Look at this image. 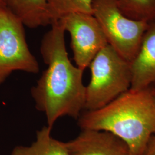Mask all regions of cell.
I'll return each mask as SVG.
<instances>
[{"label": "cell", "mask_w": 155, "mask_h": 155, "mask_svg": "<svg viewBox=\"0 0 155 155\" xmlns=\"http://www.w3.org/2000/svg\"><path fill=\"white\" fill-rule=\"evenodd\" d=\"M51 25L40 45L47 68L31 91L36 108L45 113L47 126L51 129L62 117L78 119L84 108L86 98L84 70L73 65L68 58L65 31L58 21Z\"/></svg>", "instance_id": "obj_1"}, {"label": "cell", "mask_w": 155, "mask_h": 155, "mask_svg": "<svg viewBox=\"0 0 155 155\" xmlns=\"http://www.w3.org/2000/svg\"><path fill=\"white\" fill-rule=\"evenodd\" d=\"M83 129L103 130L124 141L130 155H144L155 134V95L150 89H129L106 105L78 118Z\"/></svg>", "instance_id": "obj_2"}, {"label": "cell", "mask_w": 155, "mask_h": 155, "mask_svg": "<svg viewBox=\"0 0 155 155\" xmlns=\"http://www.w3.org/2000/svg\"><path fill=\"white\" fill-rule=\"evenodd\" d=\"M89 67L90 81L86 86L84 109H100L128 91L131 86L130 63L107 45L95 56Z\"/></svg>", "instance_id": "obj_3"}, {"label": "cell", "mask_w": 155, "mask_h": 155, "mask_svg": "<svg viewBox=\"0 0 155 155\" xmlns=\"http://www.w3.org/2000/svg\"><path fill=\"white\" fill-rule=\"evenodd\" d=\"M92 10L108 44L124 59L131 62L139 51L150 23L127 17L116 0H93Z\"/></svg>", "instance_id": "obj_4"}, {"label": "cell", "mask_w": 155, "mask_h": 155, "mask_svg": "<svg viewBox=\"0 0 155 155\" xmlns=\"http://www.w3.org/2000/svg\"><path fill=\"white\" fill-rule=\"evenodd\" d=\"M24 26L5 6H0V85L15 71L39 72V63L29 49Z\"/></svg>", "instance_id": "obj_5"}, {"label": "cell", "mask_w": 155, "mask_h": 155, "mask_svg": "<svg viewBox=\"0 0 155 155\" xmlns=\"http://www.w3.org/2000/svg\"><path fill=\"white\" fill-rule=\"evenodd\" d=\"M57 21L70 33L74 60L76 66L83 70L108 45L105 33L92 14L71 13Z\"/></svg>", "instance_id": "obj_6"}, {"label": "cell", "mask_w": 155, "mask_h": 155, "mask_svg": "<svg viewBox=\"0 0 155 155\" xmlns=\"http://www.w3.org/2000/svg\"><path fill=\"white\" fill-rule=\"evenodd\" d=\"M64 144L70 155H130L124 141L103 130L83 129L76 138Z\"/></svg>", "instance_id": "obj_7"}, {"label": "cell", "mask_w": 155, "mask_h": 155, "mask_svg": "<svg viewBox=\"0 0 155 155\" xmlns=\"http://www.w3.org/2000/svg\"><path fill=\"white\" fill-rule=\"evenodd\" d=\"M132 81L130 89H150L155 82V21L150 22L140 48L130 62Z\"/></svg>", "instance_id": "obj_8"}, {"label": "cell", "mask_w": 155, "mask_h": 155, "mask_svg": "<svg viewBox=\"0 0 155 155\" xmlns=\"http://www.w3.org/2000/svg\"><path fill=\"white\" fill-rule=\"evenodd\" d=\"M4 4L28 28L51 24L47 0H5Z\"/></svg>", "instance_id": "obj_9"}, {"label": "cell", "mask_w": 155, "mask_h": 155, "mask_svg": "<svg viewBox=\"0 0 155 155\" xmlns=\"http://www.w3.org/2000/svg\"><path fill=\"white\" fill-rule=\"evenodd\" d=\"M52 129L45 126L36 132V139L30 146H17L11 155H70L64 142L53 138Z\"/></svg>", "instance_id": "obj_10"}, {"label": "cell", "mask_w": 155, "mask_h": 155, "mask_svg": "<svg viewBox=\"0 0 155 155\" xmlns=\"http://www.w3.org/2000/svg\"><path fill=\"white\" fill-rule=\"evenodd\" d=\"M92 1L93 0H47L51 24L71 13L93 15Z\"/></svg>", "instance_id": "obj_11"}, {"label": "cell", "mask_w": 155, "mask_h": 155, "mask_svg": "<svg viewBox=\"0 0 155 155\" xmlns=\"http://www.w3.org/2000/svg\"><path fill=\"white\" fill-rule=\"evenodd\" d=\"M122 13L139 21H155V0H116Z\"/></svg>", "instance_id": "obj_12"}, {"label": "cell", "mask_w": 155, "mask_h": 155, "mask_svg": "<svg viewBox=\"0 0 155 155\" xmlns=\"http://www.w3.org/2000/svg\"><path fill=\"white\" fill-rule=\"evenodd\" d=\"M144 155H155V134L150 140Z\"/></svg>", "instance_id": "obj_13"}, {"label": "cell", "mask_w": 155, "mask_h": 155, "mask_svg": "<svg viewBox=\"0 0 155 155\" xmlns=\"http://www.w3.org/2000/svg\"><path fill=\"white\" fill-rule=\"evenodd\" d=\"M4 2H5V0H0V6H5Z\"/></svg>", "instance_id": "obj_14"}, {"label": "cell", "mask_w": 155, "mask_h": 155, "mask_svg": "<svg viewBox=\"0 0 155 155\" xmlns=\"http://www.w3.org/2000/svg\"><path fill=\"white\" fill-rule=\"evenodd\" d=\"M152 91H153V93L155 95V89H153V90H152Z\"/></svg>", "instance_id": "obj_15"}]
</instances>
